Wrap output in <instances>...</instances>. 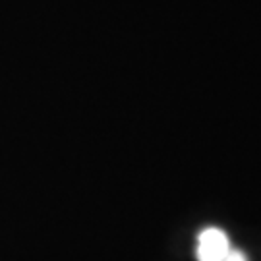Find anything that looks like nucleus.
Masks as SVG:
<instances>
[{"mask_svg":"<svg viewBox=\"0 0 261 261\" xmlns=\"http://www.w3.org/2000/svg\"><path fill=\"white\" fill-rule=\"evenodd\" d=\"M230 253V242L226 234L219 228H205L197 240V259L199 261H224Z\"/></svg>","mask_w":261,"mask_h":261,"instance_id":"f257e3e1","label":"nucleus"},{"mask_svg":"<svg viewBox=\"0 0 261 261\" xmlns=\"http://www.w3.org/2000/svg\"><path fill=\"white\" fill-rule=\"evenodd\" d=\"M224 261H246V257L240 252H230L224 257Z\"/></svg>","mask_w":261,"mask_h":261,"instance_id":"f03ea898","label":"nucleus"}]
</instances>
